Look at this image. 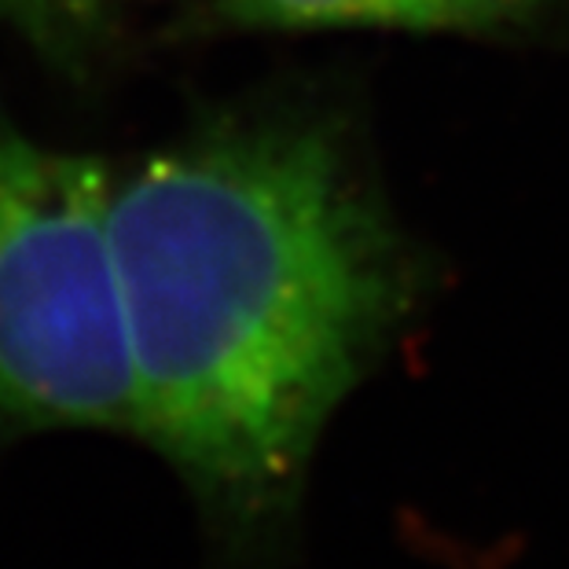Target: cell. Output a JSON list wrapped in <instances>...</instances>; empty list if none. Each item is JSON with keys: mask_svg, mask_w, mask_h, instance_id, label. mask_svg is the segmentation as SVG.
<instances>
[{"mask_svg": "<svg viewBox=\"0 0 569 569\" xmlns=\"http://www.w3.org/2000/svg\"><path fill=\"white\" fill-rule=\"evenodd\" d=\"M137 438L232 566L298 522L327 422L416 306L390 213L312 122L224 126L114 177Z\"/></svg>", "mask_w": 569, "mask_h": 569, "instance_id": "obj_1", "label": "cell"}, {"mask_svg": "<svg viewBox=\"0 0 569 569\" xmlns=\"http://www.w3.org/2000/svg\"><path fill=\"white\" fill-rule=\"evenodd\" d=\"M111 166L0 118V427L137 438Z\"/></svg>", "mask_w": 569, "mask_h": 569, "instance_id": "obj_2", "label": "cell"}, {"mask_svg": "<svg viewBox=\"0 0 569 569\" xmlns=\"http://www.w3.org/2000/svg\"><path fill=\"white\" fill-rule=\"evenodd\" d=\"M540 0H224V11L250 27L327 30H496L526 19Z\"/></svg>", "mask_w": 569, "mask_h": 569, "instance_id": "obj_3", "label": "cell"}, {"mask_svg": "<svg viewBox=\"0 0 569 569\" xmlns=\"http://www.w3.org/2000/svg\"><path fill=\"white\" fill-rule=\"evenodd\" d=\"M96 8H100V0H0V11L8 19H16L30 33H41V38L74 33L96 16Z\"/></svg>", "mask_w": 569, "mask_h": 569, "instance_id": "obj_4", "label": "cell"}]
</instances>
